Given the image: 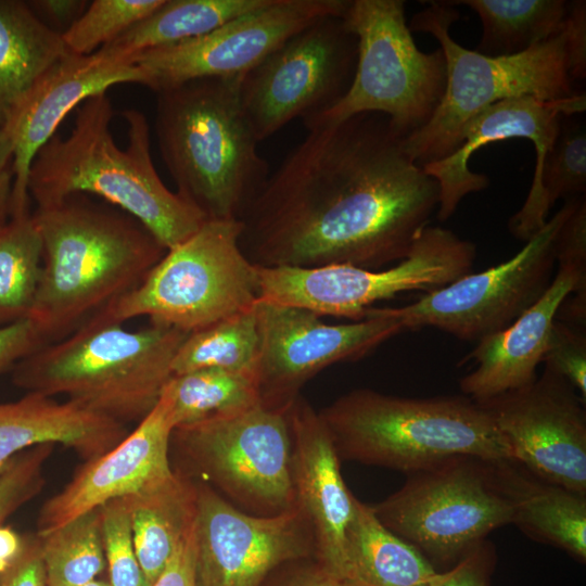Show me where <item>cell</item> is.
Segmentation results:
<instances>
[{
	"label": "cell",
	"instance_id": "1",
	"mask_svg": "<svg viewBox=\"0 0 586 586\" xmlns=\"http://www.w3.org/2000/svg\"><path fill=\"white\" fill-rule=\"evenodd\" d=\"M438 202L388 118L361 113L308 129L240 218V246L259 267L379 270L408 255Z\"/></svg>",
	"mask_w": 586,
	"mask_h": 586
},
{
	"label": "cell",
	"instance_id": "2",
	"mask_svg": "<svg viewBox=\"0 0 586 586\" xmlns=\"http://www.w3.org/2000/svg\"><path fill=\"white\" fill-rule=\"evenodd\" d=\"M42 245L28 319L58 341L137 286L166 249L128 214L74 194L31 213Z\"/></svg>",
	"mask_w": 586,
	"mask_h": 586
},
{
	"label": "cell",
	"instance_id": "3",
	"mask_svg": "<svg viewBox=\"0 0 586 586\" xmlns=\"http://www.w3.org/2000/svg\"><path fill=\"white\" fill-rule=\"evenodd\" d=\"M128 144L113 138L107 92L82 102L71 132L54 135L36 154L28 194L37 207L74 194L97 195L143 225L169 250L193 234L206 217L170 191L158 176L150 150V127L136 109L122 112Z\"/></svg>",
	"mask_w": 586,
	"mask_h": 586
},
{
	"label": "cell",
	"instance_id": "4",
	"mask_svg": "<svg viewBox=\"0 0 586 586\" xmlns=\"http://www.w3.org/2000/svg\"><path fill=\"white\" fill-rule=\"evenodd\" d=\"M241 77L194 79L156 92L161 156L176 193L206 219L240 220L270 174L240 103Z\"/></svg>",
	"mask_w": 586,
	"mask_h": 586
},
{
	"label": "cell",
	"instance_id": "5",
	"mask_svg": "<svg viewBox=\"0 0 586 586\" xmlns=\"http://www.w3.org/2000/svg\"><path fill=\"white\" fill-rule=\"evenodd\" d=\"M188 334L154 323L132 331L92 316L21 359L12 382L26 393L63 395L123 424L138 423L158 402Z\"/></svg>",
	"mask_w": 586,
	"mask_h": 586
},
{
	"label": "cell",
	"instance_id": "6",
	"mask_svg": "<svg viewBox=\"0 0 586 586\" xmlns=\"http://www.w3.org/2000/svg\"><path fill=\"white\" fill-rule=\"evenodd\" d=\"M340 459L413 473L448 458L511 459L489 413L462 396L357 388L319 411Z\"/></svg>",
	"mask_w": 586,
	"mask_h": 586
},
{
	"label": "cell",
	"instance_id": "7",
	"mask_svg": "<svg viewBox=\"0 0 586 586\" xmlns=\"http://www.w3.org/2000/svg\"><path fill=\"white\" fill-rule=\"evenodd\" d=\"M416 13L410 31L428 33L440 42L446 62L443 98L428 124L405 140L412 161L423 167L454 154L466 124L498 101L535 97L565 99L583 93L575 81L586 72L576 63L568 20L564 30L524 52L486 56L457 43L450 35L459 12L445 1H426Z\"/></svg>",
	"mask_w": 586,
	"mask_h": 586
},
{
	"label": "cell",
	"instance_id": "8",
	"mask_svg": "<svg viewBox=\"0 0 586 586\" xmlns=\"http://www.w3.org/2000/svg\"><path fill=\"white\" fill-rule=\"evenodd\" d=\"M240 220L207 219L166 251L143 280L93 316L124 323H150L187 333L204 329L258 301L256 266L240 246Z\"/></svg>",
	"mask_w": 586,
	"mask_h": 586
},
{
	"label": "cell",
	"instance_id": "9",
	"mask_svg": "<svg viewBox=\"0 0 586 586\" xmlns=\"http://www.w3.org/2000/svg\"><path fill=\"white\" fill-rule=\"evenodd\" d=\"M357 39V61L346 93L330 109L303 119L313 129L361 113L385 115L404 139L424 127L446 85L442 50L418 49L402 0L348 1L342 15Z\"/></svg>",
	"mask_w": 586,
	"mask_h": 586
},
{
	"label": "cell",
	"instance_id": "10",
	"mask_svg": "<svg viewBox=\"0 0 586 586\" xmlns=\"http://www.w3.org/2000/svg\"><path fill=\"white\" fill-rule=\"evenodd\" d=\"M289 408V407H288ZM188 475L198 474L237 508L277 515L296 508L288 409L262 405L173 430Z\"/></svg>",
	"mask_w": 586,
	"mask_h": 586
},
{
	"label": "cell",
	"instance_id": "11",
	"mask_svg": "<svg viewBox=\"0 0 586 586\" xmlns=\"http://www.w3.org/2000/svg\"><path fill=\"white\" fill-rule=\"evenodd\" d=\"M476 246L440 226H426L408 255L379 270L346 264L319 267L256 266L258 300L296 306L318 316L361 320L383 300L441 289L470 273Z\"/></svg>",
	"mask_w": 586,
	"mask_h": 586
},
{
	"label": "cell",
	"instance_id": "12",
	"mask_svg": "<svg viewBox=\"0 0 586 586\" xmlns=\"http://www.w3.org/2000/svg\"><path fill=\"white\" fill-rule=\"evenodd\" d=\"M408 475L397 492L371 508L433 566H453L491 532L511 523V508L489 461L458 456Z\"/></svg>",
	"mask_w": 586,
	"mask_h": 586
},
{
	"label": "cell",
	"instance_id": "13",
	"mask_svg": "<svg viewBox=\"0 0 586 586\" xmlns=\"http://www.w3.org/2000/svg\"><path fill=\"white\" fill-rule=\"evenodd\" d=\"M576 199L566 200L508 260L470 272L406 306L366 313L396 319L404 330L432 327L466 341L509 327L549 288L557 270L558 234Z\"/></svg>",
	"mask_w": 586,
	"mask_h": 586
},
{
	"label": "cell",
	"instance_id": "14",
	"mask_svg": "<svg viewBox=\"0 0 586 586\" xmlns=\"http://www.w3.org/2000/svg\"><path fill=\"white\" fill-rule=\"evenodd\" d=\"M356 61L357 39L339 15L319 18L278 46L239 85L257 140L333 106L348 90Z\"/></svg>",
	"mask_w": 586,
	"mask_h": 586
},
{
	"label": "cell",
	"instance_id": "15",
	"mask_svg": "<svg viewBox=\"0 0 586 586\" xmlns=\"http://www.w3.org/2000/svg\"><path fill=\"white\" fill-rule=\"evenodd\" d=\"M256 370L260 405L285 410L302 386L324 368L362 358L404 330L393 318L366 313L352 323L328 324L308 309L258 300Z\"/></svg>",
	"mask_w": 586,
	"mask_h": 586
},
{
	"label": "cell",
	"instance_id": "16",
	"mask_svg": "<svg viewBox=\"0 0 586 586\" xmlns=\"http://www.w3.org/2000/svg\"><path fill=\"white\" fill-rule=\"evenodd\" d=\"M586 109L585 92L577 95L543 100L520 97L498 101L475 114L464 126L461 145L437 162L423 166L424 171L440 186L436 216L448 219L464 196L489 186L483 174L470 170L471 155L483 145L511 138L531 140L536 150V164L527 196L522 207L509 219V231L519 240L527 241L544 227L548 212L543 202L540 174L544 160L557 137L565 115H577Z\"/></svg>",
	"mask_w": 586,
	"mask_h": 586
},
{
	"label": "cell",
	"instance_id": "17",
	"mask_svg": "<svg viewBox=\"0 0 586 586\" xmlns=\"http://www.w3.org/2000/svg\"><path fill=\"white\" fill-rule=\"evenodd\" d=\"M196 586H260L282 563L316 558L313 530L297 507L277 515H255L204 483L196 482Z\"/></svg>",
	"mask_w": 586,
	"mask_h": 586
},
{
	"label": "cell",
	"instance_id": "18",
	"mask_svg": "<svg viewBox=\"0 0 586 586\" xmlns=\"http://www.w3.org/2000/svg\"><path fill=\"white\" fill-rule=\"evenodd\" d=\"M347 0H271L186 41L141 52L128 62L148 76L155 92L201 78L245 74L289 37L310 23L342 16Z\"/></svg>",
	"mask_w": 586,
	"mask_h": 586
},
{
	"label": "cell",
	"instance_id": "19",
	"mask_svg": "<svg viewBox=\"0 0 586 586\" xmlns=\"http://www.w3.org/2000/svg\"><path fill=\"white\" fill-rule=\"evenodd\" d=\"M477 404L492 417L512 460L586 496L585 402L564 379L544 368L533 383Z\"/></svg>",
	"mask_w": 586,
	"mask_h": 586
},
{
	"label": "cell",
	"instance_id": "20",
	"mask_svg": "<svg viewBox=\"0 0 586 586\" xmlns=\"http://www.w3.org/2000/svg\"><path fill=\"white\" fill-rule=\"evenodd\" d=\"M174 428L171 400L163 388L156 405L133 431L112 449L87 460L60 492L44 501L36 534L42 537L111 500L169 479L174 474L169 461Z\"/></svg>",
	"mask_w": 586,
	"mask_h": 586
},
{
	"label": "cell",
	"instance_id": "21",
	"mask_svg": "<svg viewBox=\"0 0 586 586\" xmlns=\"http://www.w3.org/2000/svg\"><path fill=\"white\" fill-rule=\"evenodd\" d=\"M120 84L148 87L149 79L133 63L110 62L93 53H68L37 81L7 124L14 141L12 216L29 213L27 182L31 163L62 120L87 99Z\"/></svg>",
	"mask_w": 586,
	"mask_h": 586
},
{
	"label": "cell",
	"instance_id": "22",
	"mask_svg": "<svg viewBox=\"0 0 586 586\" xmlns=\"http://www.w3.org/2000/svg\"><path fill=\"white\" fill-rule=\"evenodd\" d=\"M288 419L295 502L313 530L316 559L348 578L346 535L357 498L342 477L341 459L319 412L298 395Z\"/></svg>",
	"mask_w": 586,
	"mask_h": 586
},
{
	"label": "cell",
	"instance_id": "23",
	"mask_svg": "<svg viewBox=\"0 0 586 586\" xmlns=\"http://www.w3.org/2000/svg\"><path fill=\"white\" fill-rule=\"evenodd\" d=\"M572 293L586 295V260L559 257L540 298L509 327L477 341L459 362L475 365L459 382L462 393L481 403L533 383L557 313Z\"/></svg>",
	"mask_w": 586,
	"mask_h": 586
},
{
	"label": "cell",
	"instance_id": "24",
	"mask_svg": "<svg viewBox=\"0 0 586 586\" xmlns=\"http://www.w3.org/2000/svg\"><path fill=\"white\" fill-rule=\"evenodd\" d=\"M126 424L74 403L26 393L0 404V474L23 451L41 444H61L82 459H93L128 434Z\"/></svg>",
	"mask_w": 586,
	"mask_h": 586
},
{
	"label": "cell",
	"instance_id": "25",
	"mask_svg": "<svg viewBox=\"0 0 586 586\" xmlns=\"http://www.w3.org/2000/svg\"><path fill=\"white\" fill-rule=\"evenodd\" d=\"M494 482L508 501L511 523L528 537L586 560V496L544 481L512 459L489 461Z\"/></svg>",
	"mask_w": 586,
	"mask_h": 586
},
{
	"label": "cell",
	"instance_id": "26",
	"mask_svg": "<svg viewBox=\"0 0 586 586\" xmlns=\"http://www.w3.org/2000/svg\"><path fill=\"white\" fill-rule=\"evenodd\" d=\"M196 498V482L179 469L166 481L124 497L137 557L150 586L193 528Z\"/></svg>",
	"mask_w": 586,
	"mask_h": 586
},
{
	"label": "cell",
	"instance_id": "27",
	"mask_svg": "<svg viewBox=\"0 0 586 586\" xmlns=\"http://www.w3.org/2000/svg\"><path fill=\"white\" fill-rule=\"evenodd\" d=\"M62 35L21 0H0V128L37 81L67 55Z\"/></svg>",
	"mask_w": 586,
	"mask_h": 586
},
{
	"label": "cell",
	"instance_id": "28",
	"mask_svg": "<svg viewBox=\"0 0 586 586\" xmlns=\"http://www.w3.org/2000/svg\"><path fill=\"white\" fill-rule=\"evenodd\" d=\"M270 1L164 0L155 11L93 54L110 62H128L141 52L207 34Z\"/></svg>",
	"mask_w": 586,
	"mask_h": 586
},
{
	"label": "cell",
	"instance_id": "29",
	"mask_svg": "<svg viewBox=\"0 0 586 586\" xmlns=\"http://www.w3.org/2000/svg\"><path fill=\"white\" fill-rule=\"evenodd\" d=\"M347 576L359 586H429L437 572L358 499L346 535Z\"/></svg>",
	"mask_w": 586,
	"mask_h": 586
},
{
	"label": "cell",
	"instance_id": "30",
	"mask_svg": "<svg viewBox=\"0 0 586 586\" xmlns=\"http://www.w3.org/2000/svg\"><path fill=\"white\" fill-rule=\"evenodd\" d=\"M480 17L483 31L475 51L486 56L524 52L561 34L570 1L565 0H456Z\"/></svg>",
	"mask_w": 586,
	"mask_h": 586
},
{
	"label": "cell",
	"instance_id": "31",
	"mask_svg": "<svg viewBox=\"0 0 586 586\" xmlns=\"http://www.w3.org/2000/svg\"><path fill=\"white\" fill-rule=\"evenodd\" d=\"M164 388L171 400L175 428L260 405L255 372L202 368L173 374Z\"/></svg>",
	"mask_w": 586,
	"mask_h": 586
},
{
	"label": "cell",
	"instance_id": "32",
	"mask_svg": "<svg viewBox=\"0 0 586 586\" xmlns=\"http://www.w3.org/2000/svg\"><path fill=\"white\" fill-rule=\"evenodd\" d=\"M255 305L189 333L174 359L173 374L202 368L256 373L260 337Z\"/></svg>",
	"mask_w": 586,
	"mask_h": 586
},
{
	"label": "cell",
	"instance_id": "33",
	"mask_svg": "<svg viewBox=\"0 0 586 586\" xmlns=\"http://www.w3.org/2000/svg\"><path fill=\"white\" fill-rule=\"evenodd\" d=\"M42 259L31 213L12 216L0 229V327L27 319Z\"/></svg>",
	"mask_w": 586,
	"mask_h": 586
},
{
	"label": "cell",
	"instance_id": "34",
	"mask_svg": "<svg viewBox=\"0 0 586 586\" xmlns=\"http://www.w3.org/2000/svg\"><path fill=\"white\" fill-rule=\"evenodd\" d=\"M47 586H82L104 570L99 509L40 537Z\"/></svg>",
	"mask_w": 586,
	"mask_h": 586
},
{
	"label": "cell",
	"instance_id": "35",
	"mask_svg": "<svg viewBox=\"0 0 586 586\" xmlns=\"http://www.w3.org/2000/svg\"><path fill=\"white\" fill-rule=\"evenodd\" d=\"M164 0H94L62 34L71 54L90 55L155 11Z\"/></svg>",
	"mask_w": 586,
	"mask_h": 586
},
{
	"label": "cell",
	"instance_id": "36",
	"mask_svg": "<svg viewBox=\"0 0 586 586\" xmlns=\"http://www.w3.org/2000/svg\"><path fill=\"white\" fill-rule=\"evenodd\" d=\"M546 211L560 199L578 198L586 189V132L575 115L562 117L557 137L548 151L540 174Z\"/></svg>",
	"mask_w": 586,
	"mask_h": 586
},
{
	"label": "cell",
	"instance_id": "37",
	"mask_svg": "<svg viewBox=\"0 0 586 586\" xmlns=\"http://www.w3.org/2000/svg\"><path fill=\"white\" fill-rule=\"evenodd\" d=\"M98 509L111 586H150L137 557L124 498L111 500Z\"/></svg>",
	"mask_w": 586,
	"mask_h": 586
},
{
	"label": "cell",
	"instance_id": "38",
	"mask_svg": "<svg viewBox=\"0 0 586 586\" xmlns=\"http://www.w3.org/2000/svg\"><path fill=\"white\" fill-rule=\"evenodd\" d=\"M54 444L31 447L17 457L0 474V526L43 488V469Z\"/></svg>",
	"mask_w": 586,
	"mask_h": 586
},
{
	"label": "cell",
	"instance_id": "39",
	"mask_svg": "<svg viewBox=\"0 0 586 586\" xmlns=\"http://www.w3.org/2000/svg\"><path fill=\"white\" fill-rule=\"evenodd\" d=\"M543 362L564 379L585 402L586 336L581 329L556 319L551 326Z\"/></svg>",
	"mask_w": 586,
	"mask_h": 586
},
{
	"label": "cell",
	"instance_id": "40",
	"mask_svg": "<svg viewBox=\"0 0 586 586\" xmlns=\"http://www.w3.org/2000/svg\"><path fill=\"white\" fill-rule=\"evenodd\" d=\"M260 586H359L315 557L290 560L276 568Z\"/></svg>",
	"mask_w": 586,
	"mask_h": 586
},
{
	"label": "cell",
	"instance_id": "41",
	"mask_svg": "<svg viewBox=\"0 0 586 586\" xmlns=\"http://www.w3.org/2000/svg\"><path fill=\"white\" fill-rule=\"evenodd\" d=\"M494 565V547L484 540L448 570L437 571L429 586H488Z\"/></svg>",
	"mask_w": 586,
	"mask_h": 586
},
{
	"label": "cell",
	"instance_id": "42",
	"mask_svg": "<svg viewBox=\"0 0 586 586\" xmlns=\"http://www.w3.org/2000/svg\"><path fill=\"white\" fill-rule=\"evenodd\" d=\"M41 345V337L28 318L0 327V374Z\"/></svg>",
	"mask_w": 586,
	"mask_h": 586
},
{
	"label": "cell",
	"instance_id": "43",
	"mask_svg": "<svg viewBox=\"0 0 586 586\" xmlns=\"http://www.w3.org/2000/svg\"><path fill=\"white\" fill-rule=\"evenodd\" d=\"M0 586H47L40 537L25 536L17 560L0 576Z\"/></svg>",
	"mask_w": 586,
	"mask_h": 586
},
{
	"label": "cell",
	"instance_id": "44",
	"mask_svg": "<svg viewBox=\"0 0 586 586\" xmlns=\"http://www.w3.org/2000/svg\"><path fill=\"white\" fill-rule=\"evenodd\" d=\"M27 3L41 22L62 35L80 17L89 1L33 0Z\"/></svg>",
	"mask_w": 586,
	"mask_h": 586
},
{
	"label": "cell",
	"instance_id": "45",
	"mask_svg": "<svg viewBox=\"0 0 586 586\" xmlns=\"http://www.w3.org/2000/svg\"><path fill=\"white\" fill-rule=\"evenodd\" d=\"M193 528L181 540L166 568L152 586H196Z\"/></svg>",
	"mask_w": 586,
	"mask_h": 586
},
{
	"label": "cell",
	"instance_id": "46",
	"mask_svg": "<svg viewBox=\"0 0 586 586\" xmlns=\"http://www.w3.org/2000/svg\"><path fill=\"white\" fill-rule=\"evenodd\" d=\"M14 141L9 125L0 128V229L12 216Z\"/></svg>",
	"mask_w": 586,
	"mask_h": 586
},
{
	"label": "cell",
	"instance_id": "47",
	"mask_svg": "<svg viewBox=\"0 0 586 586\" xmlns=\"http://www.w3.org/2000/svg\"><path fill=\"white\" fill-rule=\"evenodd\" d=\"M25 536L8 526H0V576L7 572L23 551Z\"/></svg>",
	"mask_w": 586,
	"mask_h": 586
},
{
	"label": "cell",
	"instance_id": "48",
	"mask_svg": "<svg viewBox=\"0 0 586 586\" xmlns=\"http://www.w3.org/2000/svg\"><path fill=\"white\" fill-rule=\"evenodd\" d=\"M82 586H111V584L109 582L93 579Z\"/></svg>",
	"mask_w": 586,
	"mask_h": 586
}]
</instances>
